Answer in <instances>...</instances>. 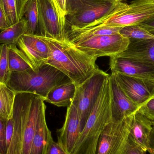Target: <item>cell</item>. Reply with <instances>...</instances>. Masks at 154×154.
<instances>
[{"label":"cell","mask_w":154,"mask_h":154,"mask_svg":"<svg viewBox=\"0 0 154 154\" xmlns=\"http://www.w3.org/2000/svg\"><path fill=\"white\" fill-rule=\"evenodd\" d=\"M150 144L153 151V154H154V126H153L151 137H150Z\"/></svg>","instance_id":"cell-35"},{"label":"cell","mask_w":154,"mask_h":154,"mask_svg":"<svg viewBox=\"0 0 154 154\" xmlns=\"http://www.w3.org/2000/svg\"><path fill=\"white\" fill-rule=\"evenodd\" d=\"M134 114L106 126L99 139L96 154H125Z\"/></svg>","instance_id":"cell-8"},{"label":"cell","mask_w":154,"mask_h":154,"mask_svg":"<svg viewBox=\"0 0 154 154\" xmlns=\"http://www.w3.org/2000/svg\"><path fill=\"white\" fill-rule=\"evenodd\" d=\"M70 81L64 73L46 64L37 72L29 69L23 72H12L6 85L16 93H34L45 99L51 89Z\"/></svg>","instance_id":"cell-4"},{"label":"cell","mask_w":154,"mask_h":154,"mask_svg":"<svg viewBox=\"0 0 154 154\" xmlns=\"http://www.w3.org/2000/svg\"><path fill=\"white\" fill-rule=\"evenodd\" d=\"M76 88L72 81L58 85L50 91L44 100L59 107H68L73 102Z\"/></svg>","instance_id":"cell-18"},{"label":"cell","mask_w":154,"mask_h":154,"mask_svg":"<svg viewBox=\"0 0 154 154\" xmlns=\"http://www.w3.org/2000/svg\"><path fill=\"white\" fill-rule=\"evenodd\" d=\"M152 127V121L141 112L137 111L134 114L129 138L150 154H153L150 144Z\"/></svg>","instance_id":"cell-16"},{"label":"cell","mask_w":154,"mask_h":154,"mask_svg":"<svg viewBox=\"0 0 154 154\" xmlns=\"http://www.w3.org/2000/svg\"><path fill=\"white\" fill-rule=\"evenodd\" d=\"M14 131V120L13 117L12 118L7 120L5 129V138L7 149L11 143Z\"/></svg>","instance_id":"cell-32"},{"label":"cell","mask_w":154,"mask_h":154,"mask_svg":"<svg viewBox=\"0 0 154 154\" xmlns=\"http://www.w3.org/2000/svg\"><path fill=\"white\" fill-rule=\"evenodd\" d=\"M127 4L122 0H66V33L72 29L89 27Z\"/></svg>","instance_id":"cell-3"},{"label":"cell","mask_w":154,"mask_h":154,"mask_svg":"<svg viewBox=\"0 0 154 154\" xmlns=\"http://www.w3.org/2000/svg\"><path fill=\"white\" fill-rule=\"evenodd\" d=\"M11 26L2 5L0 3V31Z\"/></svg>","instance_id":"cell-33"},{"label":"cell","mask_w":154,"mask_h":154,"mask_svg":"<svg viewBox=\"0 0 154 154\" xmlns=\"http://www.w3.org/2000/svg\"><path fill=\"white\" fill-rule=\"evenodd\" d=\"M112 121V91L109 78L80 134L73 154H96L100 137Z\"/></svg>","instance_id":"cell-2"},{"label":"cell","mask_w":154,"mask_h":154,"mask_svg":"<svg viewBox=\"0 0 154 154\" xmlns=\"http://www.w3.org/2000/svg\"><path fill=\"white\" fill-rule=\"evenodd\" d=\"M119 33L126 38L134 39H154V33L150 32L140 25L123 27Z\"/></svg>","instance_id":"cell-25"},{"label":"cell","mask_w":154,"mask_h":154,"mask_svg":"<svg viewBox=\"0 0 154 154\" xmlns=\"http://www.w3.org/2000/svg\"><path fill=\"white\" fill-rule=\"evenodd\" d=\"M8 46V60L11 73L23 72L32 69L29 63L16 44Z\"/></svg>","instance_id":"cell-22"},{"label":"cell","mask_w":154,"mask_h":154,"mask_svg":"<svg viewBox=\"0 0 154 154\" xmlns=\"http://www.w3.org/2000/svg\"><path fill=\"white\" fill-rule=\"evenodd\" d=\"M57 10L60 17L65 24L66 0H51Z\"/></svg>","instance_id":"cell-31"},{"label":"cell","mask_w":154,"mask_h":154,"mask_svg":"<svg viewBox=\"0 0 154 154\" xmlns=\"http://www.w3.org/2000/svg\"><path fill=\"white\" fill-rule=\"evenodd\" d=\"M109 78L112 91V121L119 122L134 114L139 107L126 95L113 73Z\"/></svg>","instance_id":"cell-15"},{"label":"cell","mask_w":154,"mask_h":154,"mask_svg":"<svg viewBox=\"0 0 154 154\" xmlns=\"http://www.w3.org/2000/svg\"><path fill=\"white\" fill-rule=\"evenodd\" d=\"M43 98L34 93L17 92L14 105L18 109L22 123L21 154H30L32 140L39 118L46 110Z\"/></svg>","instance_id":"cell-5"},{"label":"cell","mask_w":154,"mask_h":154,"mask_svg":"<svg viewBox=\"0 0 154 154\" xmlns=\"http://www.w3.org/2000/svg\"><path fill=\"white\" fill-rule=\"evenodd\" d=\"M139 25H141L150 32L154 33V16Z\"/></svg>","instance_id":"cell-34"},{"label":"cell","mask_w":154,"mask_h":154,"mask_svg":"<svg viewBox=\"0 0 154 154\" xmlns=\"http://www.w3.org/2000/svg\"><path fill=\"white\" fill-rule=\"evenodd\" d=\"M7 119L0 116V154H6L7 146L5 138V129Z\"/></svg>","instance_id":"cell-27"},{"label":"cell","mask_w":154,"mask_h":154,"mask_svg":"<svg viewBox=\"0 0 154 154\" xmlns=\"http://www.w3.org/2000/svg\"><path fill=\"white\" fill-rule=\"evenodd\" d=\"M52 138L51 132L46 122V110H44L38 120L30 154H46L49 143Z\"/></svg>","instance_id":"cell-19"},{"label":"cell","mask_w":154,"mask_h":154,"mask_svg":"<svg viewBox=\"0 0 154 154\" xmlns=\"http://www.w3.org/2000/svg\"><path fill=\"white\" fill-rule=\"evenodd\" d=\"M33 71L47 64L49 57V48L41 36L25 34L22 36L17 44Z\"/></svg>","instance_id":"cell-11"},{"label":"cell","mask_w":154,"mask_h":154,"mask_svg":"<svg viewBox=\"0 0 154 154\" xmlns=\"http://www.w3.org/2000/svg\"><path fill=\"white\" fill-rule=\"evenodd\" d=\"M42 37L49 48L47 64L64 73L77 87L98 69L96 64L97 59L81 51L67 40L58 41Z\"/></svg>","instance_id":"cell-1"},{"label":"cell","mask_w":154,"mask_h":154,"mask_svg":"<svg viewBox=\"0 0 154 154\" xmlns=\"http://www.w3.org/2000/svg\"><path fill=\"white\" fill-rule=\"evenodd\" d=\"M28 33L27 23L21 19L16 23L0 31V44H17L19 39Z\"/></svg>","instance_id":"cell-20"},{"label":"cell","mask_w":154,"mask_h":154,"mask_svg":"<svg viewBox=\"0 0 154 154\" xmlns=\"http://www.w3.org/2000/svg\"><path fill=\"white\" fill-rule=\"evenodd\" d=\"M38 35L58 41L66 38L65 24L51 0H37Z\"/></svg>","instance_id":"cell-10"},{"label":"cell","mask_w":154,"mask_h":154,"mask_svg":"<svg viewBox=\"0 0 154 154\" xmlns=\"http://www.w3.org/2000/svg\"><path fill=\"white\" fill-rule=\"evenodd\" d=\"M1 44H0V52H1Z\"/></svg>","instance_id":"cell-37"},{"label":"cell","mask_w":154,"mask_h":154,"mask_svg":"<svg viewBox=\"0 0 154 154\" xmlns=\"http://www.w3.org/2000/svg\"><path fill=\"white\" fill-rule=\"evenodd\" d=\"M112 73L126 95L139 107L154 97V82L117 72Z\"/></svg>","instance_id":"cell-12"},{"label":"cell","mask_w":154,"mask_h":154,"mask_svg":"<svg viewBox=\"0 0 154 154\" xmlns=\"http://www.w3.org/2000/svg\"><path fill=\"white\" fill-rule=\"evenodd\" d=\"M46 154H68L59 143L51 139L49 143Z\"/></svg>","instance_id":"cell-30"},{"label":"cell","mask_w":154,"mask_h":154,"mask_svg":"<svg viewBox=\"0 0 154 154\" xmlns=\"http://www.w3.org/2000/svg\"><path fill=\"white\" fill-rule=\"evenodd\" d=\"M76 107L73 103L68 107L64 125L58 130L57 142L68 154H73L80 134Z\"/></svg>","instance_id":"cell-13"},{"label":"cell","mask_w":154,"mask_h":154,"mask_svg":"<svg viewBox=\"0 0 154 154\" xmlns=\"http://www.w3.org/2000/svg\"><path fill=\"white\" fill-rule=\"evenodd\" d=\"M27 1L0 0L11 26L21 20L23 8Z\"/></svg>","instance_id":"cell-24"},{"label":"cell","mask_w":154,"mask_h":154,"mask_svg":"<svg viewBox=\"0 0 154 154\" xmlns=\"http://www.w3.org/2000/svg\"><path fill=\"white\" fill-rule=\"evenodd\" d=\"M11 73L8 60V46L1 44L0 52V83L7 84Z\"/></svg>","instance_id":"cell-26"},{"label":"cell","mask_w":154,"mask_h":154,"mask_svg":"<svg viewBox=\"0 0 154 154\" xmlns=\"http://www.w3.org/2000/svg\"><path fill=\"white\" fill-rule=\"evenodd\" d=\"M154 16V0H135L88 27L108 26L123 28L139 25Z\"/></svg>","instance_id":"cell-6"},{"label":"cell","mask_w":154,"mask_h":154,"mask_svg":"<svg viewBox=\"0 0 154 154\" xmlns=\"http://www.w3.org/2000/svg\"><path fill=\"white\" fill-rule=\"evenodd\" d=\"M22 19L27 23V34L38 35V3L37 0H28L24 5Z\"/></svg>","instance_id":"cell-23"},{"label":"cell","mask_w":154,"mask_h":154,"mask_svg":"<svg viewBox=\"0 0 154 154\" xmlns=\"http://www.w3.org/2000/svg\"><path fill=\"white\" fill-rule=\"evenodd\" d=\"M109 77V75L98 68L91 76L77 87L72 103L77 108L81 132L85 126L102 87Z\"/></svg>","instance_id":"cell-7"},{"label":"cell","mask_w":154,"mask_h":154,"mask_svg":"<svg viewBox=\"0 0 154 154\" xmlns=\"http://www.w3.org/2000/svg\"><path fill=\"white\" fill-rule=\"evenodd\" d=\"M109 65L112 72L154 82V68L152 67L117 55L110 57Z\"/></svg>","instance_id":"cell-14"},{"label":"cell","mask_w":154,"mask_h":154,"mask_svg":"<svg viewBox=\"0 0 154 154\" xmlns=\"http://www.w3.org/2000/svg\"><path fill=\"white\" fill-rule=\"evenodd\" d=\"M137 111L151 121H154V97L140 106Z\"/></svg>","instance_id":"cell-28"},{"label":"cell","mask_w":154,"mask_h":154,"mask_svg":"<svg viewBox=\"0 0 154 154\" xmlns=\"http://www.w3.org/2000/svg\"><path fill=\"white\" fill-rule=\"evenodd\" d=\"M129 40L127 49L117 56L154 68V39Z\"/></svg>","instance_id":"cell-17"},{"label":"cell","mask_w":154,"mask_h":154,"mask_svg":"<svg viewBox=\"0 0 154 154\" xmlns=\"http://www.w3.org/2000/svg\"><path fill=\"white\" fill-rule=\"evenodd\" d=\"M146 152L136 144L128 138L126 146L125 154H146Z\"/></svg>","instance_id":"cell-29"},{"label":"cell","mask_w":154,"mask_h":154,"mask_svg":"<svg viewBox=\"0 0 154 154\" xmlns=\"http://www.w3.org/2000/svg\"><path fill=\"white\" fill-rule=\"evenodd\" d=\"M152 126H154V121H152Z\"/></svg>","instance_id":"cell-36"},{"label":"cell","mask_w":154,"mask_h":154,"mask_svg":"<svg viewBox=\"0 0 154 154\" xmlns=\"http://www.w3.org/2000/svg\"><path fill=\"white\" fill-rule=\"evenodd\" d=\"M16 94L6 84L0 83V116L7 120L12 118Z\"/></svg>","instance_id":"cell-21"},{"label":"cell","mask_w":154,"mask_h":154,"mask_svg":"<svg viewBox=\"0 0 154 154\" xmlns=\"http://www.w3.org/2000/svg\"><path fill=\"white\" fill-rule=\"evenodd\" d=\"M130 40L120 33L91 37L74 43L78 49L97 59L116 56L127 49Z\"/></svg>","instance_id":"cell-9"}]
</instances>
